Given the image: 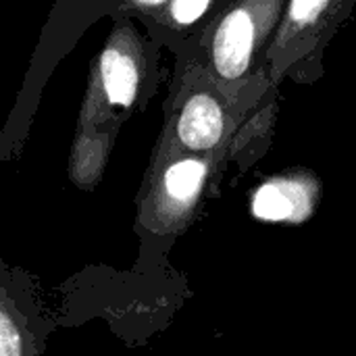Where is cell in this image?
<instances>
[{"instance_id": "1", "label": "cell", "mask_w": 356, "mask_h": 356, "mask_svg": "<svg viewBox=\"0 0 356 356\" xmlns=\"http://www.w3.org/2000/svg\"><path fill=\"white\" fill-rule=\"evenodd\" d=\"M284 0H242L221 17L211 40V65L215 75L234 83L252 65L259 42L277 19Z\"/></svg>"}, {"instance_id": "5", "label": "cell", "mask_w": 356, "mask_h": 356, "mask_svg": "<svg viewBox=\"0 0 356 356\" xmlns=\"http://www.w3.org/2000/svg\"><path fill=\"white\" fill-rule=\"evenodd\" d=\"M296 188L292 184H269L263 186L254 200L252 211L257 217L267 221H284L294 215L296 211Z\"/></svg>"}, {"instance_id": "8", "label": "cell", "mask_w": 356, "mask_h": 356, "mask_svg": "<svg viewBox=\"0 0 356 356\" xmlns=\"http://www.w3.org/2000/svg\"><path fill=\"white\" fill-rule=\"evenodd\" d=\"M0 356H21V338L6 313L0 317Z\"/></svg>"}, {"instance_id": "9", "label": "cell", "mask_w": 356, "mask_h": 356, "mask_svg": "<svg viewBox=\"0 0 356 356\" xmlns=\"http://www.w3.org/2000/svg\"><path fill=\"white\" fill-rule=\"evenodd\" d=\"M129 2L140 10H154V8H159L163 4H169L171 0H129Z\"/></svg>"}, {"instance_id": "2", "label": "cell", "mask_w": 356, "mask_h": 356, "mask_svg": "<svg viewBox=\"0 0 356 356\" xmlns=\"http://www.w3.org/2000/svg\"><path fill=\"white\" fill-rule=\"evenodd\" d=\"M146 54L136 29L119 27L100 52L90 77V92L108 108L127 111L146 83Z\"/></svg>"}, {"instance_id": "3", "label": "cell", "mask_w": 356, "mask_h": 356, "mask_svg": "<svg viewBox=\"0 0 356 356\" xmlns=\"http://www.w3.org/2000/svg\"><path fill=\"white\" fill-rule=\"evenodd\" d=\"M340 13L342 0H290L284 25L269 52L273 77L284 73L300 52L315 46L319 35L332 29L334 17Z\"/></svg>"}, {"instance_id": "6", "label": "cell", "mask_w": 356, "mask_h": 356, "mask_svg": "<svg viewBox=\"0 0 356 356\" xmlns=\"http://www.w3.org/2000/svg\"><path fill=\"white\" fill-rule=\"evenodd\" d=\"M204 173H207L204 163H200L196 159H184V161L173 163L165 173L167 194L175 200H186V198L194 196L198 192V188L202 186Z\"/></svg>"}, {"instance_id": "4", "label": "cell", "mask_w": 356, "mask_h": 356, "mask_svg": "<svg viewBox=\"0 0 356 356\" xmlns=\"http://www.w3.org/2000/svg\"><path fill=\"white\" fill-rule=\"evenodd\" d=\"M225 131V113L221 102L209 92H194L177 117V136L190 150H211Z\"/></svg>"}, {"instance_id": "7", "label": "cell", "mask_w": 356, "mask_h": 356, "mask_svg": "<svg viewBox=\"0 0 356 356\" xmlns=\"http://www.w3.org/2000/svg\"><path fill=\"white\" fill-rule=\"evenodd\" d=\"M211 2L213 0H171L165 15L175 27H188L209 10Z\"/></svg>"}]
</instances>
